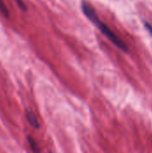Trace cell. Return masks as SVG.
Here are the masks:
<instances>
[{
	"instance_id": "obj_1",
	"label": "cell",
	"mask_w": 152,
	"mask_h": 153,
	"mask_svg": "<svg viewBox=\"0 0 152 153\" xmlns=\"http://www.w3.org/2000/svg\"><path fill=\"white\" fill-rule=\"evenodd\" d=\"M82 10L83 12V13L85 14V16L93 23L95 24L98 29L117 48H119L120 49H122L123 51H127L128 48L126 46V44L120 39L118 38L116 33L107 25L105 24L103 22L100 21L96 10L94 9V7L87 1H82Z\"/></svg>"
},
{
	"instance_id": "obj_2",
	"label": "cell",
	"mask_w": 152,
	"mask_h": 153,
	"mask_svg": "<svg viewBox=\"0 0 152 153\" xmlns=\"http://www.w3.org/2000/svg\"><path fill=\"white\" fill-rule=\"evenodd\" d=\"M26 118H27V121L30 123V125L31 126H33L35 128H38L39 127V120H38L36 115L32 111L29 110V111L26 112Z\"/></svg>"
},
{
	"instance_id": "obj_3",
	"label": "cell",
	"mask_w": 152,
	"mask_h": 153,
	"mask_svg": "<svg viewBox=\"0 0 152 153\" xmlns=\"http://www.w3.org/2000/svg\"><path fill=\"white\" fill-rule=\"evenodd\" d=\"M0 12L3 13L4 16H5L6 18L9 17V11H8L7 7L5 6L4 3L3 2V0H0Z\"/></svg>"
},
{
	"instance_id": "obj_4",
	"label": "cell",
	"mask_w": 152,
	"mask_h": 153,
	"mask_svg": "<svg viewBox=\"0 0 152 153\" xmlns=\"http://www.w3.org/2000/svg\"><path fill=\"white\" fill-rule=\"evenodd\" d=\"M28 141H29V143H30V147L31 148V150L34 152L35 153L39 152V149H38V146H37V143H35V141L31 138V137H28Z\"/></svg>"
},
{
	"instance_id": "obj_5",
	"label": "cell",
	"mask_w": 152,
	"mask_h": 153,
	"mask_svg": "<svg viewBox=\"0 0 152 153\" xmlns=\"http://www.w3.org/2000/svg\"><path fill=\"white\" fill-rule=\"evenodd\" d=\"M14 1L16 2V4L19 5V7H20L21 9H22V10H27V7H26V5L24 4V3H23L22 0H14Z\"/></svg>"
},
{
	"instance_id": "obj_6",
	"label": "cell",
	"mask_w": 152,
	"mask_h": 153,
	"mask_svg": "<svg viewBox=\"0 0 152 153\" xmlns=\"http://www.w3.org/2000/svg\"><path fill=\"white\" fill-rule=\"evenodd\" d=\"M144 25H145V28L147 29V30L151 33V35L152 36V26L150 24V23H148V22H145L144 23Z\"/></svg>"
}]
</instances>
